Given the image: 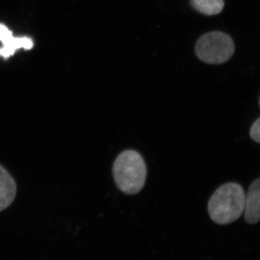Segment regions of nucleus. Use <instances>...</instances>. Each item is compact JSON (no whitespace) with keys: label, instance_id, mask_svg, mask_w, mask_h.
I'll use <instances>...</instances> for the list:
<instances>
[{"label":"nucleus","instance_id":"obj_1","mask_svg":"<svg viewBox=\"0 0 260 260\" xmlns=\"http://www.w3.org/2000/svg\"><path fill=\"white\" fill-rule=\"evenodd\" d=\"M246 194L237 183L223 184L215 190L208 202L210 218L218 225H227L236 221L245 210Z\"/></svg>","mask_w":260,"mask_h":260},{"label":"nucleus","instance_id":"obj_2","mask_svg":"<svg viewBox=\"0 0 260 260\" xmlns=\"http://www.w3.org/2000/svg\"><path fill=\"white\" fill-rule=\"evenodd\" d=\"M112 174L119 190L126 194H137L143 189L146 181L144 158L136 150H124L114 160Z\"/></svg>","mask_w":260,"mask_h":260},{"label":"nucleus","instance_id":"obj_3","mask_svg":"<svg viewBox=\"0 0 260 260\" xmlns=\"http://www.w3.org/2000/svg\"><path fill=\"white\" fill-rule=\"evenodd\" d=\"M234 51L235 45L232 37L221 31L207 32L198 39L195 46L197 56L210 64L226 62Z\"/></svg>","mask_w":260,"mask_h":260},{"label":"nucleus","instance_id":"obj_4","mask_svg":"<svg viewBox=\"0 0 260 260\" xmlns=\"http://www.w3.org/2000/svg\"><path fill=\"white\" fill-rule=\"evenodd\" d=\"M244 218L249 224H255L260 220V178L251 183L246 195Z\"/></svg>","mask_w":260,"mask_h":260},{"label":"nucleus","instance_id":"obj_5","mask_svg":"<svg viewBox=\"0 0 260 260\" xmlns=\"http://www.w3.org/2000/svg\"><path fill=\"white\" fill-rule=\"evenodd\" d=\"M17 194V184L10 172L0 165V212L14 202Z\"/></svg>","mask_w":260,"mask_h":260},{"label":"nucleus","instance_id":"obj_6","mask_svg":"<svg viewBox=\"0 0 260 260\" xmlns=\"http://www.w3.org/2000/svg\"><path fill=\"white\" fill-rule=\"evenodd\" d=\"M191 7L205 15H215L223 10V0H190Z\"/></svg>","mask_w":260,"mask_h":260},{"label":"nucleus","instance_id":"obj_7","mask_svg":"<svg viewBox=\"0 0 260 260\" xmlns=\"http://www.w3.org/2000/svg\"><path fill=\"white\" fill-rule=\"evenodd\" d=\"M250 137L256 143H260V118L256 119L251 125Z\"/></svg>","mask_w":260,"mask_h":260},{"label":"nucleus","instance_id":"obj_8","mask_svg":"<svg viewBox=\"0 0 260 260\" xmlns=\"http://www.w3.org/2000/svg\"><path fill=\"white\" fill-rule=\"evenodd\" d=\"M12 37H13L12 32L8 30V28L5 26L4 25L0 24V41H2L3 43H5L11 39Z\"/></svg>","mask_w":260,"mask_h":260},{"label":"nucleus","instance_id":"obj_9","mask_svg":"<svg viewBox=\"0 0 260 260\" xmlns=\"http://www.w3.org/2000/svg\"><path fill=\"white\" fill-rule=\"evenodd\" d=\"M15 49L11 46L3 45V47L0 49V56H4V57H9L14 54Z\"/></svg>","mask_w":260,"mask_h":260},{"label":"nucleus","instance_id":"obj_10","mask_svg":"<svg viewBox=\"0 0 260 260\" xmlns=\"http://www.w3.org/2000/svg\"><path fill=\"white\" fill-rule=\"evenodd\" d=\"M259 107H260V98H259Z\"/></svg>","mask_w":260,"mask_h":260}]
</instances>
